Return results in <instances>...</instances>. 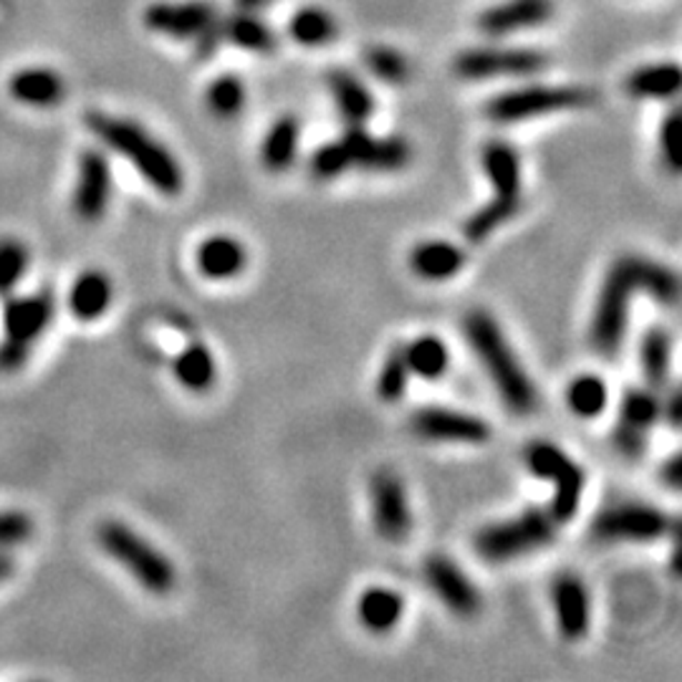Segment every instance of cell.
Returning <instances> with one entry per match:
<instances>
[{
  "instance_id": "6da1fadb",
  "label": "cell",
  "mask_w": 682,
  "mask_h": 682,
  "mask_svg": "<svg viewBox=\"0 0 682 682\" xmlns=\"http://www.w3.org/2000/svg\"><path fill=\"white\" fill-rule=\"evenodd\" d=\"M637 291L650 294L654 302L675 306L680 284L675 271L662 266V263L640 256H624L617 261L607 273L594 306V316H591L589 339L599 354L612 357L622 347L627 322H630L632 296Z\"/></svg>"
},
{
  "instance_id": "7a4b0ae2",
  "label": "cell",
  "mask_w": 682,
  "mask_h": 682,
  "mask_svg": "<svg viewBox=\"0 0 682 682\" xmlns=\"http://www.w3.org/2000/svg\"><path fill=\"white\" fill-rule=\"evenodd\" d=\"M86 124L109 150L122 154L157 193L170 197L182 193V187H185V172H182L180 160L157 136H152L144 130L142 124L102 112H91L86 116Z\"/></svg>"
},
{
  "instance_id": "3957f363",
  "label": "cell",
  "mask_w": 682,
  "mask_h": 682,
  "mask_svg": "<svg viewBox=\"0 0 682 682\" xmlns=\"http://www.w3.org/2000/svg\"><path fill=\"white\" fill-rule=\"evenodd\" d=\"M462 329H466L470 349L476 352L478 362L483 364V369L488 371L506 407L518 415L533 413L536 405H539V395H536L531 377L526 375L523 364L518 362L516 352L508 344L506 334L500 332L496 318L478 308V312H470L466 316Z\"/></svg>"
},
{
  "instance_id": "277c9868",
  "label": "cell",
  "mask_w": 682,
  "mask_h": 682,
  "mask_svg": "<svg viewBox=\"0 0 682 682\" xmlns=\"http://www.w3.org/2000/svg\"><path fill=\"white\" fill-rule=\"evenodd\" d=\"M53 316H57V298L49 288L6 296L0 375H16L31 362L33 349L51 329Z\"/></svg>"
},
{
  "instance_id": "5b68a950",
  "label": "cell",
  "mask_w": 682,
  "mask_h": 682,
  "mask_svg": "<svg viewBox=\"0 0 682 682\" xmlns=\"http://www.w3.org/2000/svg\"><path fill=\"white\" fill-rule=\"evenodd\" d=\"M96 541L109 559H114L136 584L150 594H170L177 584V574L172 561L157 546H152L144 536L136 533L122 521H106L99 526Z\"/></svg>"
},
{
  "instance_id": "8992f818",
  "label": "cell",
  "mask_w": 682,
  "mask_h": 682,
  "mask_svg": "<svg viewBox=\"0 0 682 682\" xmlns=\"http://www.w3.org/2000/svg\"><path fill=\"white\" fill-rule=\"evenodd\" d=\"M597 94L577 84H531L503 91L486 102V116L496 124H518L546 114L594 104Z\"/></svg>"
},
{
  "instance_id": "52a82bcc",
  "label": "cell",
  "mask_w": 682,
  "mask_h": 682,
  "mask_svg": "<svg viewBox=\"0 0 682 682\" xmlns=\"http://www.w3.org/2000/svg\"><path fill=\"white\" fill-rule=\"evenodd\" d=\"M553 518L541 508H529L511 521L493 523L480 529L476 541V553L490 563H506L523 553L546 549L553 541Z\"/></svg>"
},
{
  "instance_id": "ba28073f",
  "label": "cell",
  "mask_w": 682,
  "mask_h": 682,
  "mask_svg": "<svg viewBox=\"0 0 682 682\" xmlns=\"http://www.w3.org/2000/svg\"><path fill=\"white\" fill-rule=\"evenodd\" d=\"M526 466L553 486V521L567 523L577 516L584 493V470L567 452L551 442H533L526 448Z\"/></svg>"
},
{
  "instance_id": "9c48e42d",
  "label": "cell",
  "mask_w": 682,
  "mask_h": 682,
  "mask_svg": "<svg viewBox=\"0 0 682 682\" xmlns=\"http://www.w3.org/2000/svg\"><path fill=\"white\" fill-rule=\"evenodd\" d=\"M546 63H549L546 53L523 45H478V49L460 51L452 61V71L466 81L521 79L539 74Z\"/></svg>"
},
{
  "instance_id": "30bf717a",
  "label": "cell",
  "mask_w": 682,
  "mask_h": 682,
  "mask_svg": "<svg viewBox=\"0 0 682 682\" xmlns=\"http://www.w3.org/2000/svg\"><path fill=\"white\" fill-rule=\"evenodd\" d=\"M670 518L660 511V508L648 503H622L604 508L602 513L591 523V533L594 539L604 543H620V541H634L648 543L660 539L668 531Z\"/></svg>"
},
{
  "instance_id": "8fae6325",
  "label": "cell",
  "mask_w": 682,
  "mask_h": 682,
  "mask_svg": "<svg viewBox=\"0 0 682 682\" xmlns=\"http://www.w3.org/2000/svg\"><path fill=\"white\" fill-rule=\"evenodd\" d=\"M371 518L381 539L389 543L407 541L413 531V511H409L407 490L395 472L377 470L369 483Z\"/></svg>"
},
{
  "instance_id": "7c38bea8",
  "label": "cell",
  "mask_w": 682,
  "mask_h": 682,
  "mask_svg": "<svg viewBox=\"0 0 682 682\" xmlns=\"http://www.w3.org/2000/svg\"><path fill=\"white\" fill-rule=\"evenodd\" d=\"M109 203H112V167L102 152L86 150L77 167L71 211L81 223L94 225L106 215Z\"/></svg>"
},
{
  "instance_id": "4fadbf2b",
  "label": "cell",
  "mask_w": 682,
  "mask_h": 682,
  "mask_svg": "<svg viewBox=\"0 0 682 682\" xmlns=\"http://www.w3.org/2000/svg\"><path fill=\"white\" fill-rule=\"evenodd\" d=\"M217 11L211 0H162L144 11V26L150 31L175 41H193L215 26Z\"/></svg>"
},
{
  "instance_id": "5bb4252c",
  "label": "cell",
  "mask_w": 682,
  "mask_h": 682,
  "mask_svg": "<svg viewBox=\"0 0 682 682\" xmlns=\"http://www.w3.org/2000/svg\"><path fill=\"white\" fill-rule=\"evenodd\" d=\"M415 435L432 442H455V445H483L490 440V425L483 417L458 413L448 407H423L413 413Z\"/></svg>"
},
{
  "instance_id": "9a60e30c",
  "label": "cell",
  "mask_w": 682,
  "mask_h": 682,
  "mask_svg": "<svg viewBox=\"0 0 682 682\" xmlns=\"http://www.w3.org/2000/svg\"><path fill=\"white\" fill-rule=\"evenodd\" d=\"M349 165L367 172H397L409 165L413 147L403 136H375L362 126H349L342 136Z\"/></svg>"
},
{
  "instance_id": "2e32d148",
  "label": "cell",
  "mask_w": 682,
  "mask_h": 682,
  "mask_svg": "<svg viewBox=\"0 0 682 682\" xmlns=\"http://www.w3.org/2000/svg\"><path fill=\"white\" fill-rule=\"evenodd\" d=\"M425 579L450 612L460 617H472L480 609L478 589L472 587V581L466 577V571L455 567L448 557H440V553L427 557Z\"/></svg>"
},
{
  "instance_id": "e0dca14e",
  "label": "cell",
  "mask_w": 682,
  "mask_h": 682,
  "mask_svg": "<svg viewBox=\"0 0 682 682\" xmlns=\"http://www.w3.org/2000/svg\"><path fill=\"white\" fill-rule=\"evenodd\" d=\"M553 16V0H503L486 8L478 16V29L490 39L511 35L518 31H529L543 26Z\"/></svg>"
},
{
  "instance_id": "ac0fdd59",
  "label": "cell",
  "mask_w": 682,
  "mask_h": 682,
  "mask_svg": "<svg viewBox=\"0 0 682 682\" xmlns=\"http://www.w3.org/2000/svg\"><path fill=\"white\" fill-rule=\"evenodd\" d=\"M553 612H557V627L561 637L569 642L584 640L591 624V602L589 591L574 574H561L553 581L551 589Z\"/></svg>"
},
{
  "instance_id": "d6986e66",
  "label": "cell",
  "mask_w": 682,
  "mask_h": 682,
  "mask_svg": "<svg viewBox=\"0 0 682 682\" xmlns=\"http://www.w3.org/2000/svg\"><path fill=\"white\" fill-rule=\"evenodd\" d=\"M114 302V284L102 268H86L71 281L67 306L71 316L81 324H94L102 318Z\"/></svg>"
},
{
  "instance_id": "ffe728a7",
  "label": "cell",
  "mask_w": 682,
  "mask_h": 682,
  "mask_svg": "<svg viewBox=\"0 0 682 682\" xmlns=\"http://www.w3.org/2000/svg\"><path fill=\"white\" fill-rule=\"evenodd\" d=\"M8 94L26 106L49 109L63 102V96H67V81L51 69H21L8 81Z\"/></svg>"
},
{
  "instance_id": "44dd1931",
  "label": "cell",
  "mask_w": 682,
  "mask_h": 682,
  "mask_svg": "<svg viewBox=\"0 0 682 682\" xmlns=\"http://www.w3.org/2000/svg\"><path fill=\"white\" fill-rule=\"evenodd\" d=\"M195 263L205 278L227 281L238 276L248 266V251H245L241 241L231 238V235H213V238L200 243Z\"/></svg>"
},
{
  "instance_id": "7402d4cb",
  "label": "cell",
  "mask_w": 682,
  "mask_h": 682,
  "mask_svg": "<svg viewBox=\"0 0 682 682\" xmlns=\"http://www.w3.org/2000/svg\"><path fill=\"white\" fill-rule=\"evenodd\" d=\"M483 170L493 185V197L503 200H516L521 203L523 193V177H521V160H518V152L508 142L493 140L483 147Z\"/></svg>"
},
{
  "instance_id": "603a6c76",
  "label": "cell",
  "mask_w": 682,
  "mask_h": 682,
  "mask_svg": "<svg viewBox=\"0 0 682 682\" xmlns=\"http://www.w3.org/2000/svg\"><path fill=\"white\" fill-rule=\"evenodd\" d=\"M466 266V253L448 241H425L409 253V268L423 281H448Z\"/></svg>"
},
{
  "instance_id": "cb8c5ba5",
  "label": "cell",
  "mask_w": 682,
  "mask_h": 682,
  "mask_svg": "<svg viewBox=\"0 0 682 682\" xmlns=\"http://www.w3.org/2000/svg\"><path fill=\"white\" fill-rule=\"evenodd\" d=\"M326 84H329L336 109H339L344 120L349 122V126H362L371 114H375V96H371L367 84H364L359 77H354L352 71L344 69L329 71Z\"/></svg>"
},
{
  "instance_id": "d4e9b609",
  "label": "cell",
  "mask_w": 682,
  "mask_h": 682,
  "mask_svg": "<svg viewBox=\"0 0 682 682\" xmlns=\"http://www.w3.org/2000/svg\"><path fill=\"white\" fill-rule=\"evenodd\" d=\"M680 84L682 74L678 63L662 61L634 69L632 74L627 77L624 89L632 99H654V102H662V99L678 96Z\"/></svg>"
},
{
  "instance_id": "484cf974",
  "label": "cell",
  "mask_w": 682,
  "mask_h": 682,
  "mask_svg": "<svg viewBox=\"0 0 682 682\" xmlns=\"http://www.w3.org/2000/svg\"><path fill=\"white\" fill-rule=\"evenodd\" d=\"M298 147H302V126H298L296 116H278L263 136L261 162L271 172H286L296 162Z\"/></svg>"
},
{
  "instance_id": "4316f807",
  "label": "cell",
  "mask_w": 682,
  "mask_h": 682,
  "mask_svg": "<svg viewBox=\"0 0 682 682\" xmlns=\"http://www.w3.org/2000/svg\"><path fill=\"white\" fill-rule=\"evenodd\" d=\"M403 612H405L403 597L385 587L367 589L357 602V617L362 627L375 634L393 632L399 620H403Z\"/></svg>"
},
{
  "instance_id": "83f0119b",
  "label": "cell",
  "mask_w": 682,
  "mask_h": 682,
  "mask_svg": "<svg viewBox=\"0 0 682 682\" xmlns=\"http://www.w3.org/2000/svg\"><path fill=\"white\" fill-rule=\"evenodd\" d=\"M172 371L182 387L190 393H207L215 385L217 367L213 354L203 344H190L182 349L175 362H172Z\"/></svg>"
},
{
  "instance_id": "f1b7e54d",
  "label": "cell",
  "mask_w": 682,
  "mask_h": 682,
  "mask_svg": "<svg viewBox=\"0 0 682 682\" xmlns=\"http://www.w3.org/2000/svg\"><path fill=\"white\" fill-rule=\"evenodd\" d=\"M221 39L251 53H271L276 49V33L268 29V23L245 11L227 18L221 26Z\"/></svg>"
},
{
  "instance_id": "f546056e",
  "label": "cell",
  "mask_w": 682,
  "mask_h": 682,
  "mask_svg": "<svg viewBox=\"0 0 682 682\" xmlns=\"http://www.w3.org/2000/svg\"><path fill=\"white\" fill-rule=\"evenodd\" d=\"M288 35L298 45L316 49V45H326L336 39V21L324 8H298L288 21Z\"/></svg>"
},
{
  "instance_id": "4dcf8cb0",
  "label": "cell",
  "mask_w": 682,
  "mask_h": 682,
  "mask_svg": "<svg viewBox=\"0 0 682 682\" xmlns=\"http://www.w3.org/2000/svg\"><path fill=\"white\" fill-rule=\"evenodd\" d=\"M409 371L423 379H440L450 369V349L440 336L425 334L405 347Z\"/></svg>"
},
{
  "instance_id": "1f68e13d",
  "label": "cell",
  "mask_w": 682,
  "mask_h": 682,
  "mask_svg": "<svg viewBox=\"0 0 682 682\" xmlns=\"http://www.w3.org/2000/svg\"><path fill=\"white\" fill-rule=\"evenodd\" d=\"M640 364L652 389L668 385L672 364V339L665 329H650L640 344Z\"/></svg>"
},
{
  "instance_id": "d6a6232c",
  "label": "cell",
  "mask_w": 682,
  "mask_h": 682,
  "mask_svg": "<svg viewBox=\"0 0 682 682\" xmlns=\"http://www.w3.org/2000/svg\"><path fill=\"white\" fill-rule=\"evenodd\" d=\"M31 266V251L16 235L0 238V296H11L23 284Z\"/></svg>"
},
{
  "instance_id": "836d02e7",
  "label": "cell",
  "mask_w": 682,
  "mask_h": 682,
  "mask_svg": "<svg viewBox=\"0 0 682 682\" xmlns=\"http://www.w3.org/2000/svg\"><path fill=\"white\" fill-rule=\"evenodd\" d=\"M518 207H521V203H516V200L493 197L490 203H486L480 211L468 217L466 225H462V233H466V238L470 243H483L498 231L500 225L511 221V217L518 213Z\"/></svg>"
},
{
  "instance_id": "e575fe53",
  "label": "cell",
  "mask_w": 682,
  "mask_h": 682,
  "mask_svg": "<svg viewBox=\"0 0 682 682\" xmlns=\"http://www.w3.org/2000/svg\"><path fill=\"white\" fill-rule=\"evenodd\" d=\"M205 104L217 120H235L245 106V84L235 74H223L211 81Z\"/></svg>"
},
{
  "instance_id": "d590c367",
  "label": "cell",
  "mask_w": 682,
  "mask_h": 682,
  "mask_svg": "<svg viewBox=\"0 0 682 682\" xmlns=\"http://www.w3.org/2000/svg\"><path fill=\"white\" fill-rule=\"evenodd\" d=\"M607 399H609V393H607L604 379H599L597 375H581L571 381L567 389L569 409L577 417H584V420L602 415L607 407Z\"/></svg>"
},
{
  "instance_id": "8d00e7d4",
  "label": "cell",
  "mask_w": 682,
  "mask_h": 682,
  "mask_svg": "<svg viewBox=\"0 0 682 682\" xmlns=\"http://www.w3.org/2000/svg\"><path fill=\"white\" fill-rule=\"evenodd\" d=\"M409 364H407V354H405V347H395L393 352L387 354L385 364H381L379 369V377H377V397L381 399V403L387 405H395L403 399V395L407 393V385H409Z\"/></svg>"
},
{
  "instance_id": "74e56055",
  "label": "cell",
  "mask_w": 682,
  "mask_h": 682,
  "mask_svg": "<svg viewBox=\"0 0 682 682\" xmlns=\"http://www.w3.org/2000/svg\"><path fill=\"white\" fill-rule=\"evenodd\" d=\"M364 67L369 69L371 77H377L379 81H385V84H407L409 74H413V69H409V61L403 57V53L389 49V45H371V49L364 51Z\"/></svg>"
},
{
  "instance_id": "f35d334b",
  "label": "cell",
  "mask_w": 682,
  "mask_h": 682,
  "mask_svg": "<svg viewBox=\"0 0 682 682\" xmlns=\"http://www.w3.org/2000/svg\"><path fill=\"white\" fill-rule=\"evenodd\" d=\"M660 417V403L650 389H630L622 399L620 423L637 427V430L650 432V427L658 423Z\"/></svg>"
},
{
  "instance_id": "ab89813d",
  "label": "cell",
  "mask_w": 682,
  "mask_h": 682,
  "mask_svg": "<svg viewBox=\"0 0 682 682\" xmlns=\"http://www.w3.org/2000/svg\"><path fill=\"white\" fill-rule=\"evenodd\" d=\"M308 170H312V175L316 180H324V182L336 180L347 170H352L347 150H344L342 140L322 144V147L312 154V160H308Z\"/></svg>"
},
{
  "instance_id": "60d3db41",
  "label": "cell",
  "mask_w": 682,
  "mask_h": 682,
  "mask_svg": "<svg viewBox=\"0 0 682 682\" xmlns=\"http://www.w3.org/2000/svg\"><path fill=\"white\" fill-rule=\"evenodd\" d=\"M35 531L33 518L21 508H3L0 511V551L23 546Z\"/></svg>"
},
{
  "instance_id": "b9f144b4",
  "label": "cell",
  "mask_w": 682,
  "mask_h": 682,
  "mask_svg": "<svg viewBox=\"0 0 682 682\" xmlns=\"http://www.w3.org/2000/svg\"><path fill=\"white\" fill-rule=\"evenodd\" d=\"M660 154L662 162H665L672 172L682 167V116L678 112H672L668 120L662 122Z\"/></svg>"
},
{
  "instance_id": "7bdbcfd3",
  "label": "cell",
  "mask_w": 682,
  "mask_h": 682,
  "mask_svg": "<svg viewBox=\"0 0 682 682\" xmlns=\"http://www.w3.org/2000/svg\"><path fill=\"white\" fill-rule=\"evenodd\" d=\"M614 445H617V450L624 455V458H640L644 448H648V432L637 430V427H630L624 423H617Z\"/></svg>"
},
{
  "instance_id": "ee69618b",
  "label": "cell",
  "mask_w": 682,
  "mask_h": 682,
  "mask_svg": "<svg viewBox=\"0 0 682 682\" xmlns=\"http://www.w3.org/2000/svg\"><path fill=\"white\" fill-rule=\"evenodd\" d=\"M660 480L672 490L680 488V483H682V458H680V455H672V458L662 462Z\"/></svg>"
},
{
  "instance_id": "f6af8a7d",
  "label": "cell",
  "mask_w": 682,
  "mask_h": 682,
  "mask_svg": "<svg viewBox=\"0 0 682 682\" xmlns=\"http://www.w3.org/2000/svg\"><path fill=\"white\" fill-rule=\"evenodd\" d=\"M668 420L672 427H680V420H682V399H680V393H672L670 403H668Z\"/></svg>"
},
{
  "instance_id": "bcb514c9",
  "label": "cell",
  "mask_w": 682,
  "mask_h": 682,
  "mask_svg": "<svg viewBox=\"0 0 682 682\" xmlns=\"http://www.w3.org/2000/svg\"><path fill=\"white\" fill-rule=\"evenodd\" d=\"M13 571H16V561L11 559V553L0 551V584H6V581L13 577Z\"/></svg>"
},
{
  "instance_id": "7dc6e473",
  "label": "cell",
  "mask_w": 682,
  "mask_h": 682,
  "mask_svg": "<svg viewBox=\"0 0 682 682\" xmlns=\"http://www.w3.org/2000/svg\"><path fill=\"white\" fill-rule=\"evenodd\" d=\"M271 0H235V6H241L245 13H253V11H258V8H263V6H268Z\"/></svg>"
}]
</instances>
